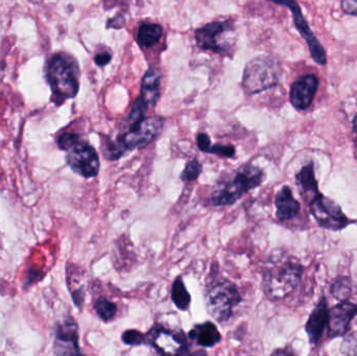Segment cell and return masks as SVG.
<instances>
[{
    "mask_svg": "<svg viewBox=\"0 0 357 356\" xmlns=\"http://www.w3.org/2000/svg\"><path fill=\"white\" fill-rule=\"evenodd\" d=\"M328 318H329V309L327 307V300L323 297L311 312L305 327L311 345H317L322 339L324 330L328 325Z\"/></svg>",
    "mask_w": 357,
    "mask_h": 356,
    "instance_id": "15",
    "label": "cell"
},
{
    "mask_svg": "<svg viewBox=\"0 0 357 356\" xmlns=\"http://www.w3.org/2000/svg\"><path fill=\"white\" fill-rule=\"evenodd\" d=\"M296 179V184H298L301 193H302L303 197L307 203H310L317 195H321L319 187H317V180H315L312 162L305 165L298 172Z\"/></svg>",
    "mask_w": 357,
    "mask_h": 356,
    "instance_id": "18",
    "label": "cell"
},
{
    "mask_svg": "<svg viewBox=\"0 0 357 356\" xmlns=\"http://www.w3.org/2000/svg\"><path fill=\"white\" fill-rule=\"evenodd\" d=\"M145 339L160 354L185 355L189 352L185 334L181 330L173 331L157 325L148 331Z\"/></svg>",
    "mask_w": 357,
    "mask_h": 356,
    "instance_id": "8",
    "label": "cell"
},
{
    "mask_svg": "<svg viewBox=\"0 0 357 356\" xmlns=\"http://www.w3.org/2000/svg\"><path fill=\"white\" fill-rule=\"evenodd\" d=\"M269 1L276 3V5L287 7L290 10L292 16H294V26H296V30L299 31L302 38L306 41L311 57L315 60V63L319 64V65H326L327 60H326L325 49L322 47L319 40L315 38L312 31L309 28L308 24L303 16L301 8L299 7L296 0H269Z\"/></svg>",
    "mask_w": 357,
    "mask_h": 356,
    "instance_id": "9",
    "label": "cell"
},
{
    "mask_svg": "<svg viewBox=\"0 0 357 356\" xmlns=\"http://www.w3.org/2000/svg\"><path fill=\"white\" fill-rule=\"evenodd\" d=\"M162 28L159 24H142L138 31L137 40L142 47H150L158 42L162 36Z\"/></svg>",
    "mask_w": 357,
    "mask_h": 356,
    "instance_id": "21",
    "label": "cell"
},
{
    "mask_svg": "<svg viewBox=\"0 0 357 356\" xmlns=\"http://www.w3.org/2000/svg\"><path fill=\"white\" fill-rule=\"evenodd\" d=\"M353 130H354V133L357 136V116L354 118V120H353Z\"/></svg>",
    "mask_w": 357,
    "mask_h": 356,
    "instance_id": "33",
    "label": "cell"
},
{
    "mask_svg": "<svg viewBox=\"0 0 357 356\" xmlns=\"http://www.w3.org/2000/svg\"><path fill=\"white\" fill-rule=\"evenodd\" d=\"M196 143H198V149L205 153H208L209 149L211 147V140L208 135L200 133L196 137Z\"/></svg>",
    "mask_w": 357,
    "mask_h": 356,
    "instance_id": "30",
    "label": "cell"
},
{
    "mask_svg": "<svg viewBox=\"0 0 357 356\" xmlns=\"http://www.w3.org/2000/svg\"><path fill=\"white\" fill-rule=\"evenodd\" d=\"M350 293V281L347 278L340 279L332 285V295L336 297V299L346 300Z\"/></svg>",
    "mask_w": 357,
    "mask_h": 356,
    "instance_id": "24",
    "label": "cell"
},
{
    "mask_svg": "<svg viewBox=\"0 0 357 356\" xmlns=\"http://www.w3.org/2000/svg\"><path fill=\"white\" fill-rule=\"evenodd\" d=\"M241 302L237 286L225 278L213 279L205 289L207 312L215 321L225 323L233 314L234 308Z\"/></svg>",
    "mask_w": 357,
    "mask_h": 356,
    "instance_id": "3",
    "label": "cell"
},
{
    "mask_svg": "<svg viewBox=\"0 0 357 356\" xmlns=\"http://www.w3.org/2000/svg\"><path fill=\"white\" fill-rule=\"evenodd\" d=\"M164 120L159 116L144 118L137 124L131 127L129 132L119 136L117 143L121 145L125 154L136 149L148 147L162 131Z\"/></svg>",
    "mask_w": 357,
    "mask_h": 356,
    "instance_id": "6",
    "label": "cell"
},
{
    "mask_svg": "<svg viewBox=\"0 0 357 356\" xmlns=\"http://www.w3.org/2000/svg\"><path fill=\"white\" fill-rule=\"evenodd\" d=\"M48 80L51 85L52 92L61 101L74 97L79 91L74 65L65 56L52 58L48 67Z\"/></svg>",
    "mask_w": 357,
    "mask_h": 356,
    "instance_id": "5",
    "label": "cell"
},
{
    "mask_svg": "<svg viewBox=\"0 0 357 356\" xmlns=\"http://www.w3.org/2000/svg\"><path fill=\"white\" fill-rule=\"evenodd\" d=\"M111 61V55L110 54H100V55H97L95 57V63L97 64L98 66H104Z\"/></svg>",
    "mask_w": 357,
    "mask_h": 356,
    "instance_id": "31",
    "label": "cell"
},
{
    "mask_svg": "<svg viewBox=\"0 0 357 356\" xmlns=\"http://www.w3.org/2000/svg\"><path fill=\"white\" fill-rule=\"evenodd\" d=\"M309 208L317 224L327 230L340 231L352 224L340 206L322 193L309 203Z\"/></svg>",
    "mask_w": 357,
    "mask_h": 356,
    "instance_id": "7",
    "label": "cell"
},
{
    "mask_svg": "<svg viewBox=\"0 0 357 356\" xmlns=\"http://www.w3.org/2000/svg\"><path fill=\"white\" fill-rule=\"evenodd\" d=\"M188 337L203 348L214 347L221 339V333L212 322L196 325L188 333Z\"/></svg>",
    "mask_w": 357,
    "mask_h": 356,
    "instance_id": "17",
    "label": "cell"
},
{
    "mask_svg": "<svg viewBox=\"0 0 357 356\" xmlns=\"http://www.w3.org/2000/svg\"><path fill=\"white\" fill-rule=\"evenodd\" d=\"M161 76L156 70H148L142 81L141 97L148 107H154L160 97Z\"/></svg>",
    "mask_w": 357,
    "mask_h": 356,
    "instance_id": "19",
    "label": "cell"
},
{
    "mask_svg": "<svg viewBox=\"0 0 357 356\" xmlns=\"http://www.w3.org/2000/svg\"><path fill=\"white\" fill-rule=\"evenodd\" d=\"M340 7L344 13L357 16V0H340Z\"/></svg>",
    "mask_w": 357,
    "mask_h": 356,
    "instance_id": "29",
    "label": "cell"
},
{
    "mask_svg": "<svg viewBox=\"0 0 357 356\" xmlns=\"http://www.w3.org/2000/svg\"><path fill=\"white\" fill-rule=\"evenodd\" d=\"M67 154V163L75 174L86 179L94 178L100 172V158L93 147L79 141Z\"/></svg>",
    "mask_w": 357,
    "mask_h": 356,
    "instance_id": "10",
    "label": "cell"
},
{
    "mask_svg": "<svg viewBox=\"0 0 357 356\" xmlns=\"http://www.w3.org/2000/svg\"><path fill=\"white\" fill-rule=\"evenodd\" d=\"M276 216L281 222L296 218L300 212V203L292 195L289 187L283 186L275 197Z\"/></svg>",
    "mask_w": 357,
    "mask_h": 356,
    "instance_id": "16",
    "label": "cell"
},
{
    "mask_svg": "<svg viewBox=\"0 0 357 356\" xmlns=\"http://www.w3.org/2000/svg\"><path fill=\"white\" fill-rule=\"evenodd\" d=\"M171 300H173L175 307L182 312H185L189 308L191 297H190V293H188L181 277H177L173 281V286H171Z\"/></svg>",
    "mask_w": 357,
    "mask_h": 356,
    "instance_id": "20",
    "label": "cell"
},
{
    "mask_svg": "<svg viewBox=\"0 0 357 356\" xmlns=\"http://www.w3.org/2000/svg\"><path fill=\"white\" fill-rule=\"evenodd\" d=\"M263 172L244 164L231 174H225L213 187L210 200L214 206H231L262 183Z\"/></svg>",
    "mask_w": 357,
    "mask_h": 356,
    "instance_id": "1",
    "label": "cell"
},
{
    "mask_svg": "<svg viewBox=\"0 0 357 356\" xmlns=\"http://www.w3.org/2000/svg\"><path fill=\"white\" fill-rule=\"evenodd\" d=\"M229 30V26L225 22H212L196 31V39L203 49H210L215 53L225 51L221 43V37Z\"/></svg>",
    "mask_w": 357,
    "mask_h": 356,
    "instance_id": "13",
    "label": "cell"
},
{
    "mask_svg": "<svg viewBox=\"0 0 357 356\" xmlns=\"http://www.w3.org/2000/svg\"><path fill=\"white\" fill-rule=\"evenodd\" d=\"M121 339L125 345L129 346L143 345L146 341L145 337L140 331L135 330V329L125 330L121 335Z\"/></svg>",
    "mask_w": 357,
    "mask_h": 356,
    "instance_id": "26",
    "label": "cell"
},
{
    "mask_svg": "<svg viewBox=\"0 0 357 356\" xmlns=\"http://www.w3.org/2000/svg\"><path fill=\"white\" fill-rule=\"evenodd\" d=\"M56 353L79 354L77 323L71 318H67L56 329Z\"/></svg>",
    "mask_w": 357,
    "mask_h": 356,
    "instance_id": "14",
    "label": "cell"
},
{
    "mask_svg": "<svg viewBox=\"0 0 357 356\" xmlns=\"http://www.w3.org/2000/svg\"><path fill=\"white\" fill-rule=\"evenodd\" d=\"M81 141L79 135L72 134V133H66V134L61 135L58 138V145L63 151H69L71 147Z\"/></svg>",
    "mask_w": 357,
    "mask_h": 356,
    "instance_id": "27",
    "label": "cell"
},
{
    "mask_svg": "<svg viewBox=\"0 0 357 356\" xmlns=\"http://www.w3.org/2000/svg\"><path fill=\"white\" fill-rule=\"evenodd\" d=\"M123 24H125V19H123L122 17H119V16H117V17L113 18L112 20H110L108 24V26H112V28H122Z\"/></svg>",
    "mask_w": 357,
    "mask_h": 356,
    "instance_id": "32",
    "label": "cell"
},
{
    "mask_svg": "<svg viewBox=\"0 0 357 356\" xmlns=\"http://www.w3.org/2000/svg\"><path fill=\"white\" fill-rule=\"evenodd\" d=\"M209 154L223 158H233L235 156V147L233 145H214L210 147Z\"/></svg>",
    "mask_w": 357,
    "mask_h": 356,
    "instance_id": "28",
    "label": "cell"
},
{
    "mask_svg": "<svg viewBox=\"0 0 357 356\" xmlns=\"http://www.w3.org/2000/svg\"><path fill=\"white\" fill-rule=\"evenodd\" d=\"M279 76V64L276 60L259 57L246 64L242 84L246 93L256 95L276 86Z\"/></svg>",
    "mask_w": 357,
    "mask_h": 356,
    "instance_id": "4",
    "label": "cell"
},
{
    "mask_svg": "<svg viewBox=\"0 0 357 356\" xmlns=\"http://www.w3.org/2000/svg\"><path fill=\"white\" fill-rule=\"evenodd\" d=\"M357 314V306L350 302H342L329 309L328 334L329 337H342L349 330L351 322Z\"/></svg>",
    "mask_w": 357,
    "mask_h": 356,
    "instance_id": "11",
    "label": "cell"
},
{
    "mask_svg": "<svg viewBox=\"0 0 357 356\" xmlns=\"http://www.w3.org/2000/svg\"><path fill=\"white\" fill-rule=\"evenodd\" d=\"M319 87V80L313 74L301 76L290 89V103L296 110H306L310 107Z\"/></svg>",
    "mask_w": 357,
    "mask_h": 356,
    "instance_id": "12",
    "label": "cell"
},
{
    "mask_svg": "<svg viewBox=\"0 0 357 356\" xmlns=\"http://www.w3.org/2000/svg\"><path fill=\"white\" fill-rule=\"evenodd\" d=\"M146 109H148V105L144 103L141 97H138V99H136L135 104H134L133 109H132L131 114H129V116L131 127L139 122L140 120H143Z\"/></svg>",
    "mask_w": 357,
    "mask_h": 356,
    "instance_id": "25",
    "label": "cell"
},
{
    "mask_svg": "<svg viewBox=\"0 0 357 356\" xmlns=\"http://www.w3.org/2000/svg\"><path fill=\"white\" fill-rule=\"evenodd\" d=\"M96 314L102 318L104 322H109L114 318L117 312V307L113 302L109 301L106 298H100L96 301L95 306Z\"/></svg>",
    "mask_w": 357,
    "mask_h": 356,
    "instance_id": "22",
    "label": "cell"
},
{
    "mask_svg": "<svg viewBox=\"0 0 357 356\" xmlns=\"http://www.w3.org/2000/svg\"><path fill=\"white\" fill-rule=\"evenodd\" d=\"M203 166L198 159L187 162L181 175V180L184 182H191L196 180L202 172Z\"/></svg>",
    "mask_w": 357,
    "mask_h": 356,
    "instance_id": "23",
    "label": "cell"
},
{
    "mask_svg": "<svg viewBox=\"0 0 357 356\" xmlns=\"http://www.w3.org/2000/svg\"><path fill=\"white\" fill-rule=\"evenodd\" d=\"M302 274V266L292 258L282 255L273 257L263 270V291L269 299L285 298L296 289Z\"/></svg>",
    "mask_w": 357,
    "mask_h": 356,
    "instance_id": "2",
    "label": "cell"
}]
</instances>
